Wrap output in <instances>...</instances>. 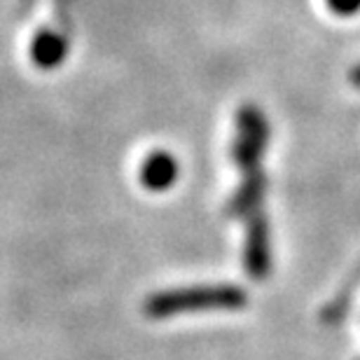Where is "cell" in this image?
Masks as SVG:
<instances>
[{"instance_id":"7a4b0ae2","label":"cell","mask_w":360,"mask_h":360,"mask_svg":"<svg viewBox=\"0 0 360 360\" xmlns=\"http://www.w3.org/2000/svg\"><path fill=\"white\" fill-rule=\"evenodd\" d=\"M269 143V124L267 117L257 105H241L236 112V134L232 143V160L243 169H255L262 167V157L267 153Z\"/></svg>"},{"instance_id":"5b68a950","label":"cell","mask_w":360,"mask_h":360,"mask_svg":"<svg viewBox=\"0 0 360 360\" xmlns=\"http://www.w3.org/2000/svg\"><path fill=\"white\" fill-rule=\"evenodd\" d=\"M68 54V35L56 31V28L47 26L40 28L35 33V38L31 42V61L33 66H38L42 70H52L56 66H61L63 59Z\"/></svg>"},{"instance_id":"277c9868","label":"cell","mask_w":360,"mask_h":360,"mask_svg":"<svg viewBox=\"0 0 360 360\" xmlns=\"http://www.w3.org/2000/svg\"><path fill=\"white\" fill-rule=\"evenodd\" d=\"M239 174H241V183L232 194V199H229L225 213L229 218H250V215L262 211L260 206L264 192H267V176H264L262 167L243 169Z\"/></svg>"},{"instance_id":"3957f363","label":"cell","mask_w":360,"mask_h":360,"mask_svg":"<svg viewBox=\"0 0 360 360\" xmlns=\"http://www.w3.org/2000/svg\"><path fill=\"white\" fill-rule=\"evenodd\" d=\"M243 269L255 281H264L271 274V234H269V220L262 211L246 218Z\"/></svg>"},{"instance_id":"6da1fadb","label":"cell","mask_w":360,"mask_h":360,"mask_svg":"<svg viewBox=\"0 0 360 360\" xmlns=\"http://www.w3.org/2000/svg\"><path fill=\"white\" fill-rule=\"evenodd\" d=\"M248 307V295L234 283L190 285L160 290L143 302V314L153 321H167L180 314L199 311H241Z\"/></svg>"},{"instance_id":"8992f818","label":"cell","mask_w":360,"mask_h":360,"mask_svg":"<svg viewBox=\"0 0 360 360\" xmlns=\"http://www.w3.org/2000/svg\"><path fill=\"white\" fill-rule=\"evenodd\" d=\"M178 180V162L174 155L157 150L141 164V183L150 192H167Z\"/></svg>"},{"instance_id":"ba28073f","label":"cell","mask_w":360,"mask_h":360,"mask_svg":"<svg viewBox=\"0 0 360 360\" xmlns=\"http://www.w3.org/2000/svg\"><path fill=\"white\" fill-rule=\"evenodd\" d=\"M326 3L340 17H354L360 12V0H326Z\"/></svg>"},{"instance_id":"52a82bcc","label":"cell","mask_w":360,"mask_h":360,"mask_svg":"<svg viewBox=\"0 0 360 360\" xmlns=\"http://www.w3.org/2000/svg\"><path fill=\"white\" fill-rule=\"evenodd\" d=\"M68 10H70V0H54V26L56 31L68 35Z\"/></svg>"},{"instance_id":"9c48e42d","label":"cell","mask_w":360,"mask_h":360,"mask_svg":"<svg viewBox=\"0 0 360 360\" xmlns=\"http://www.w3.org/2000/svg\"><path fill=\"white\" fill-rule=\"evenodd\" d=\"M349 80H351V84H354V87H358V89H360V66H356L354 70H351Z\"/></svg>"}]
</instances>
